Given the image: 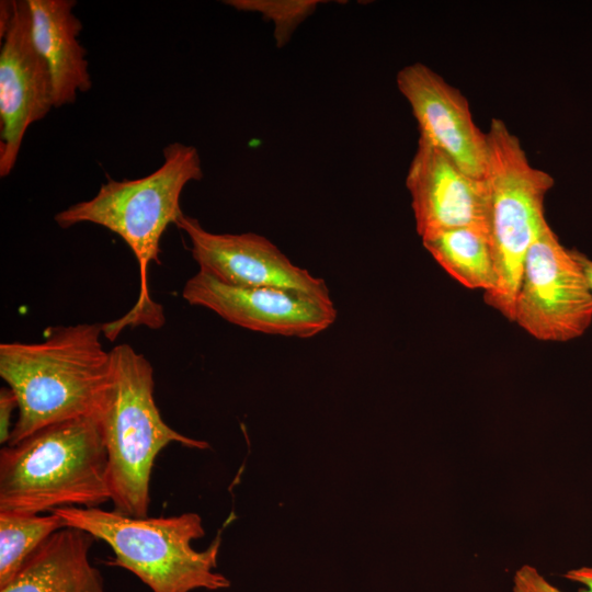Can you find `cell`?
<instances>
[{
    "label": "cell",
    "instance_id": "cell-1",
    "mask_svg": "<svg viewBox=\"0 0 592 592\" xmlns=\"http://www.w3.org/2000/svg\"><path fill=\"white\" fill-rule=\"evenodd\" d=\"M103 323L56 327L41 342L0 344V376L19 401L7 445L47 425L99 417L112 382L111 350Z\"/></svg>",
    "mask_w": 592,
    "mask_h": 592
},
{
    "label": "cell",
    "instance_id": "cell-2",
    "mask_svg": "<svg viewBox=\"0 0 592 592\" xmlns=\"http://www.w3.org/2000/svg\"><path fill=\"white\" fill-rule=\"evenodd\" d=\"M202 178L198 150L192 145L171 143L163 148V162L153 172L134 180L109 179L92 198L55 215L61 228L91 223L109 229L124 240L137 260L139 295L128 312L103 323V335L109 340L113 341L126 327L159 329L163 325V309L149 295L148 266L160 263L161 237L183 214L180 198L184 186Z\"/></svg>",
    "mask_w": 592,
    "mask_h": 592
},
{
    "label": "cell",
    "instance_id": "cell-3",
    "mask_svg": "<svg viewBox=\"0 0 592 592\" xmlns=\"http://www.w3.org/2000/svg\"><path fill=\"white\" fill-rule=\"evenodd\" d=\"M109 500L99 417L47 425L0 452V512L39 514Z\"/></svg>",
    "mask_w": 592,
    "mask_h": 592
},
{
    "label": "cell",
    "instance_id": "cell-4",
    "mask_svg": "<svg viewBox=\"0 0 592 592\" xmlns=\"http://www.w3.org/2000/svg\"><path fill=\"white\" fill-rule=\"evenodd\" d=\"M112 382L99 415L107 455L114 510L147 516L151 471L157 455L170 443L205 449L204 441L187 437L162 419L156 405L153 368L129 344L111 350Z\"/></svg>",
    "mask_w": 592,
    "mask_h": 592
},
{
    "label": "cell",
    "instance_id": "cell-5",
    "mask_svg": "<svg viewBox=\"0 0 592 592\" xmlns=\"http://www.w3.org/2000/svg\"><path fill=\"white\" fill-rule=\"evenodd\" d=\"M52 512L66 526L105 542L114 553L107 563L130 571L152 592L218 590L230 584L226 577L213 570L217 566L220 536L203 551L191 545L205 534L196 513L130 516L99 506H65Z\"/></svg>",
    "mask_w": 592,
    "mask_h": 592
},
{
    "label": "cell",
    "instance_id": "cell-6",
    "mask_svg": "<svg viewBox=\"0 0 592 592\" xmlns=\"http://www.w3.org/2000/svg\"><path fill=\"white\" fill-rule=\"evenodd\" d=\"M486 135L483 180L497 281L494 288L483 294V300L508 321H513L525 255L548 224L544 203L554 179L531 164L520 139L502 119L492 118Z\"/></svg>",
    "mask_w": 592,
    "mask_h": 592
},
{
    "label": "cell",
    "instance_id": "cell-7",
    "mask_svg": "<svg viewBox=\"0 0 592 592\" xmlns=\"http://www.w3.org/2000/svg\"><path fill=\"white\" fill-rule=\"evenodd\" d=\"M513 322L550 342L577 339L592 323V293L583 270L549 224L525 255Z\"/></svg>",
    "mask_w": 592,
    "mask_h": 592
},
{
    "label": "cell",
    "instance_id": "cell-8",
    "mask_svg": "<svg viewBox=\"0 0 592 592\" xmlns=\"http://www.w3.org/2000/svg\"><path fill=\"white\" fill-rule=\"evenodd\" d=\"M177 227L191 241L194 261L214 278L240 287H272L333 303L326 282L295 265L273 242L254 232L215 234L182 214Z\"/></svg>",
    "mask_w": 592,
    "mask_h": 592
},
{
    "label": "cell",
    "instance_id": "cell-9",
    "mask_svg": "<svg viewBox=\"0 0 592 592\" xmlns=\"http://www.w3.org/2000/svg\"><path fill=\"white\" fill-rule=\"evenodd\" d=\"M0 177L14 169L27 128L55 107L49 70L31 36L27 0L11 1L0 33Z\"/></svg>",
    "mask_w": 592,
    "mask_h": 592
},
{
    "label": "cell",
    "instance_id": "cell-10",
    "mask_svg": "<svg viewBox=\"0 0 592 592\" xmlns=\"http://www.w3.org/2000/svg\"><path fill=\"white\" fill-rule=\"evenodd\" d=\"M182 297L230 323L273 335L311 338L337 319L333 303L272 287L234 286L201 271L187 280Z\"/></svg>",
    "mask_w": 592,
    "mask_h": 592
},
{
    "label": "cell",
    "instance_id": "cell-11",
    "mask_svg": "<svg viewBox=\"0 0 592 592\" xmlns=\"http://www.w3.org/2000/svg\"><path fill=\"white\" fill-rule=\"evenodd\" d=\"M423 138L446 153L463 171L483 180L487 135L475 123L466 96L429 66H405L396 77Z\"/></svg>",
    "mask_w": 592,
    "mask_h": 592
},
{
    "label": "cell",
    "instance_id": "cell-12",
    "mask_svg": "<svg viewBox=\"0 0 592 592\" xmlns=\"http://www.w3.org/2000/svg\"><path fill=\"white\" fill-rule=\"evenodd\" d=\"M406 186L421 239L459 227L488 229L489 202L485 180L469 175L446 153L420 137L407 172Z\"/></svg>",
    "mask_w": 592,
    "mask_h": 592
},
{
    "label": "cell",
    "instance_id": "cell-13",
    "mask_svg": "<svg viewBox=\"0 0 592 592\" xmlns=\"http://www.w3.org/2000/svg\"><path fill=\"white\" fill-rule=\"evenodd\" d=\"M33 44L44 59L53 82L54 104L73 103L92 87L87 50L78 37L82 23L73 0H27Z\"/></svg>",
    "mask_w": 592,
    "mask_h": 592
},
{
    "label": "cell",
    "instance_id": "cell-14",
    "mask_svg": "<svg viewBox=\"0 0 592 592\" xmlns=\"http://www.w3.org/2000/svg\"><path fill=\"white\" fill-rule=\"evenodd\" d=\"M95 539L75 527L56 531L0 592H105L100 571L89 560Z\"/></svg>",
    "mask_w": 592,
    "mask_h": 592
},
{
    "label": "cell",
    "instance_id": "cell-15",
    "mask_svg": "<svg viewBox=\"0 0 592 592\" xmlns=\"http://www.w3.org/2000/svg\"><path fill=\"white\" fill-rule=\"evenodd\" d=\"M425 250L454 280L483 294L496 286V270L489 230L485 227H459L422 239Z\"/></svg>",
    "mask_w": 592,
    "mask_h": 592
},
{
    "label": "cell",
    "instance_id": "cell-16",
    "mask_svg": "<svg viewBox=\"0 0 592 592\" xmlns=\"http://www.w3.org/2000/svg\"><path fill=\"white\" fill-rule=\"evenodd\" d=\"M62 527L65 521L54 512L43 516L0 512V587L16 574L44 540Z\"/></svg>",
    "mask_w": 592,
    "mask_h": 592
},
{
    "label": "cell",
    "instance_id": "cell-17",
    "mask_svg": "<svg viewBox=\"0 0 592 592\" xmlns=\"http://www.w3.org/2000/svg\"><path fill=\"white\" fill-rule=\"evenodd\" d=\"M225 3L240 11L259 12L272 20L275 39L281 47L286 44L297 25L314 12L319 1L228 0Z\"/></svg>",
    "mask_w": 592,
    "mask_h": 592
},
{
    "label": "cell",
    "instance_id": "cell-18",
    "mask_svg": "<svg viewBox=\"0 0 592 592\" xmlns=\"http://www.w3.org/2000/svg\"><path fill=\"white\" fill-rule=\"evenodd\" d=\"M512 592H563L549 582L537 568L523 565L512 578Z\"/></svg>",
    "mask_w": 592,
    "mask_h": 592
},
{
    "label": "cell",
    "instance_id": "cell-19",
    "mask_svg": "<svg viewBox=\"0 0 592 592\" xmlns=\"http://www.w3.org/2000/svg\"><path fill=\"white\" fill-rule=\"evenodd\" d=\"M19 409L16 395L10 387H2L0 390V443L8 444L12 429L11 417L14 409Z\"/></svg>",
    "mask_w": 592,
    "mask_h": 592
},
{
    "label": "cell",
    "instance_id": "cell-20",
    "mask_svg": "<svg viewBox=\"0 0 592 592\" xmlns=\"http://www.w3.org/2000/svg\"><path fill=\"white\" fill-rule=\"evenodd\" d=\"M563 577L580 585V592H592V565L570 569Z\"/></svg>",
    "mask_w": 592,
    "mask_h": 592
},
{
    "label": "cell",
    "instance_id": "cell-21",
    "mask_svg": "<svg viewBox=\"0 0 592 592\" xmlns=\"http://www.w3.org/2000/svg\"><path fill=\"white\" fill-rule=\"evenodd\" d=\"M576 259L580 263L583 273L585 275L587 282L592 293V260L589 259L585 254L581 253L578 250H572Z\"/></svg>",
    "mask_w": 592,
    "mask_h": 592
}]
</instances>
